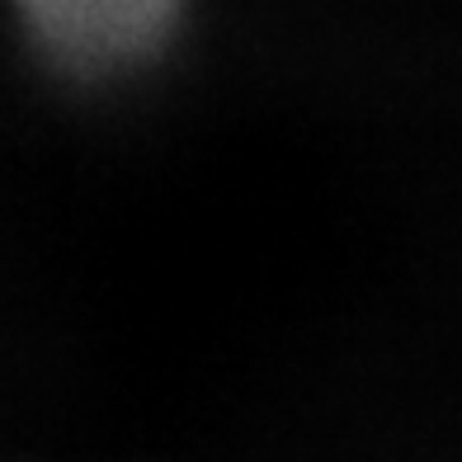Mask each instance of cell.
Returning <instances> with one entry per match:
<instances>
[{
  "instance_id": "obj_1",
  "label": "cell",
  "mask_w": 462,
  "mask_h": 462,
  "mask_svg": "<svg viewBox=\"0 0 462 462\" xmlns=\"http://www.w3.org/2000/svg\"><path fill=\"white\" fill-rule=\"evenodd\" d=\"M33 43L80 76H114L156 57L180 0H10Z\"/></svg>"
}]
</instances>
